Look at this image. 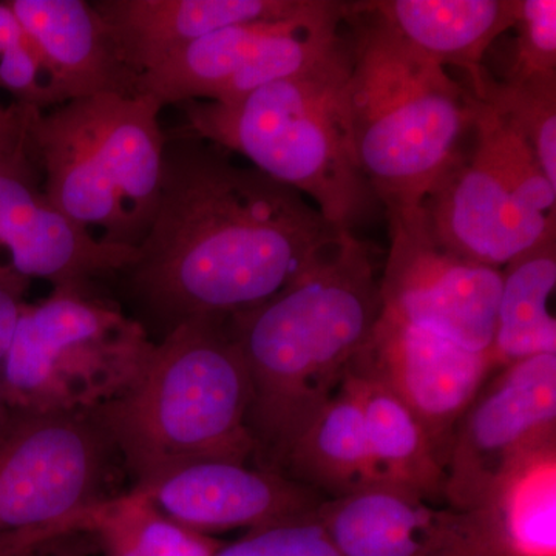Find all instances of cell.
<instances>
[{
  "mask_svg": "<svg viewBox=\"0 0 556 556\" xmlns=\"http://www.w3.org/2000/svg\"><path fill=\"white\" fill-rule=\"evenodd\" d=\"M320 0H97L91 2L119 51L141 76L211 33L263 21H287Z\"/></svg>",
  "mask_w": 556,
  "mask_h": 556,
  "instance_id": "17",
  "label": "cell"
},
{
  "mask_svg": "<svg viewBox=\"0 0 556 556\" xmlns=\"http://www.w3.org/2000/svg\"><path fill=\"white\" fill-rule=\"evenodd\" d=\"M30 285L31 280L20 276L9 263L0 262V430L13 416L3 397V365H5L21 311L27 303L25 298Z\"/></svg>",
  "mask_w": 556,
  "mask_h": 556,
  "instance_id": "29",
  "label": "cell"
},
{
  "mask_svg": "<svg viewBox=\"0 0 556 556\" xmlns=\"http://www.w3.org/2000/svg\"><path fill=\"white\" fill-rule=\"evenodd\" d=\"M139 547L144 556H215L225 544L172 521L141 495L126 493Z\"/></svg>",
  "mask_w": 556,
  "mask_h": 556,
  "instance_id": "27",
  "label": "cell"
},
{
  "mask_svg": "<svg viewBox=\"0 0 556 556\" xmlns=\"http://www.w3.org/2000/svg\"><path fill=\"white\" fill-rule=\"evenodd\" d=\"M278 473L309 486L327 501L380 484L361 402L346 376L338 393L292 442Z\"/></svg>",
  "mask_w": 556,
  "mask_h": 556,
  "instance_id": "20",
  "label": "cell"
},
{
  "mask_svg": "<svg viewBox=\"0 0 556 556\" xmlns=\"http://www.w3.org/2000/svg\"><path fill=\"white\" fill-rule=\"evenodd\" d=\"M7 105L0 104V115H2L3 112H5Z\"/></svg>",
  "mask_w": 556,
  "mask_h": 556,
  "instance_id": "32",
  "label": "cell"
},
{
  "mask_svg": "<svg viewBox=\"0 0 556 556\" xmlns=\"http://www.w3.org/2000/svg\"><path fill=\"white\" fill-rule=\"evenodd\" d=\"M155 342L137 318L91 289L53 288L25 303L3 365L13 413L87 415L126 394Z\"/></svg>",
  "mask_w": 556,
  "mask_h": 556,
  "instance_id": "7",
  "label": "cell"
},
{
  "mask_svg": "<svg viewBox=\"0 0 556 556\" xmlns=\"http://www.w3.org/2000/svg\"><path fill=\"white\" fill-rule=\"evenodd\" d=\"M131 490L172 521L206 535L309 517L327 503L320 493L277 471L228 460L189 464Z\"/></svg>",
  "mask_w": 556,
  "mask_h": 556,
  "instance_id": "16",
  "label": "cell"
},
{
  "mask_svg": "<svg viewBox=\"0 0 556 556\" xmlns=\"http://www.w3.org/2000/svg\"><path fill=\"white\" fill-rule=\"evenodd\" d=\"M43 544H46V543H43ZM43 544H40V546L33 548L31 556H42Z\"/></svg>",
  "mask_w": 556,
  "mask_h": 556,
  "instance_id": "31",
  "label": "cell"
},
{
  "mask_svg": "<svg viewBox=\"0 0 556 556\" xmlns=\"http://www.w3.org/2000/svg\"><path fill=\"white\" fill-rule=\"evenodd\" d=\"M118 464L91 413H13L0 430V538L86 533L91 514L121 495Z\"/></svg>",
  "mask_w": 556,
  "mask_h": 556,
  "instance_id": "9",
  "label": "cell"
},
{
  "mask_svg": "<svg viewBox=\"0 0 556 556\" xmlns=\"http://www.w3.org/2000/svg\"><path fill=\"white\" fill-rule=\"evenodd\" d=\"M387 215L391 244L380 277L382 309L490 356L503 269L442 247L422 207Z\"/></svg>",
  "mask_w": 556,
  "mask_h": 556,
  "instance_id": "11",
  "label": "cell"
},
{
  "mask_svg": "<svg viewBox=\"0 0 556 556\" xmlns=\"http://www.w3.org/2000/svg\"><path fill=\"white\" fill-rule=\"evenodd\" d=\"M348 36L306 72L266 84L232 104L179 105L190 135L239 153L251 166L298 190L342 232L371 217L379 200L354 148L348 105Z\"/></svg>",
  "mask_w": 556,
  "mask_h": 556,
  "instance_id": "4",
  "label": "cell"
},
{
  "mask_svg": "<svg viewBox=\"0 0 556 556\" xmlns=\"http://www.w3.org/2000/svg\"><path fill=\"white\" fill-rule=\"evenodd\" d=\"M345 24L358 164L387 214L422 207L473 124L477 98L362 2L346 3Z\"/></svg>",
  "mask_w": 556,
  "mask_h": 556,
  "instance_id": "5",
  "label": "cell"
},
{
  "mask_svg": "<svg viewBox=\"0 0 556 556\" xmlns=\"http://www.w3.org/2000/svg\"><path fill=\"white\" fill-rule=\"evenodd\" d=\"M38 163L0 172V248L20 276L53 288L91 289L121 276L137 249L108 243L58 211L40 188Z\"/></svg>",
  "mask_w": 556,
  "mask_h": 556,
  "instance_id": "14",
  "label": "cell"
},
{
  "mask_svg": "<svg viewBox=\"0 0 556 556\" xmlns=\"http://www.w3.org/2000/svg\"><path fill=\"white\" fill-rule=\"evenodd\" d=\"M266 556H342L316 518L291 519L270 529Z\"/></svg>",
  "mask_w": 556,
  "mask_h": 556,
  "instance_id": "28",
  "label": "cell"
},
{
  "mask_svg": "<svg viewBox=\"0 0 556 556\" xmlns=\"http://www.w3.org/2000/svg\"><path fill=\"white\" fill-rule=\"evenodd\" d=\"M249 405L247 362L228 320L199 318L155 342L138 382L91 415L139 489L189 464L254 459Z\"/></svg>",
  "mask_w": 556,
  "mask_h": 556,
  "instance_id": "3",
  "label": "cell"
},
{
  "mask_svg": "<svg viewBox=\"0 0 556 556\" xmlns=\"http://www.w3.org/2000/svg\"><path fill=\"white\" fill-rule=\"evenodd\" d=\"M556 287V237L503 268L495 338L490 358L504 368L522 358L556 354V321L548 300Z\"/></svg>",
  "mask_w": 556,
  "mask_h": 556,
  "instance_id": "23",
  "label": "cell"
},
{
  "mask_svg": "<svg viewBox=\"0 0 556 556\" xmlns=\"http://www.w3.org/2000/svg\"><path fill=\"white\" fill-rule=\"evenodd\" d=\"M362 5L399 38L478 86L486 50L517 24L519 0H378Z\"/></svg>",
  "mask_w": 556,
  "mask_h": 556,
  "instance_id": "19",
  "label": "cell"
},
{
  "mask_svg": "<svg viewBox=\"0 0 556 556\" xmlns=\"http://www.w3.org/2000/svg\"><path fill=\"white\" fill-rule=\"evenodd\" d=\"M420 556H556V442L510 464L477 507L442 510Z\"/></svg>",
  "mask_w": 556,
  "mask_h": 556,
  "instance_id": "15",
  "label": "cell"
},
{
  "mask_svg": "<svg viewBox=\"0 0 556 556\" xmlns=\"http://www.w3.org/2000/svg\"><path fill=\"white\" fill-rule=\"evenodd\" d=\"M346 3L320 0L287 21L232 25L204 36L138 78V93L163 108L190 101L232 104L249 93L306 72L343 43Z\"/></svg>",
  "mask_w": 556,
  "mask_h": 556,
  "instance_id": "10",
  "label": "cell"
},
{
  "mask_svg": "<svg viewBox=\"0 0 556 556\" xmlns=\"http://www.w3.org/2000/svg\"><path fill=\"white\" fill-rule=\"evenodd\" d=\"M380 311L371 249L343 232L268 302L228 318L251 380L255 467L278 473L292 442L338 393Z\"/></svg>",
  "mask_w": 556,
  "mask_h": 556,
  "instance_id": "2",
  "label": "cell"
},
{
  "mask_svg": "<svg viewBox=\"0 0 556 556\" xmlns=\"http://www.w3.org/2000/svg\"><path fill=\"white\" fill-rule=\"evenodd\" d=\"M163 109L146 93H98L39 112L33 144L50 204L108 243L137 249L159 208Z\"/></svg>",
  "mask_w": 556,
  "mask_h": 556,
  "instance_id": "6",
  "label": "cell"
},
{
  "mask_svg": "<svg viewBox=\"0 0 556 556\" xmlns=\"http://www.w3.org/2000/svg\"><path fill=\"white\" fill-rule=\"evenodd\" d=\"M348 369L382 383L405 404L445 467L457 424L495 367L489 354L468 351L382 309Z\"/></svg>",
  "mask_w": 556,
  "mask_h": 556,
  "instance_id": "13",
  "label": "cell"
},
{
  "mask_svg": "<svg viewBox=\"0 0 556 556\" xmlns=\"http://www.w3.org/2000/svg\"><path fill=\"white\" fill-rule=\"evenodd\" d=\"M39 112L13 102L0 115V172L38 163L31 129Z\"/></svg>",
  "mask_w": 556,
  "mask_h": 556,
  "instance_id": "30",
  "label": "cell"
},
{
  "mask_svg": "<svg viewBox=\"0 0 556 556\" xmlns=\"http://www.w3.org/2000/svg\"><path fill=\"white\" fill-rule=\"evenodd\" d=\"M517 51L508 80L556 78V2L519 0Z\"/></svg>",
  "mask_w": 556,
  "mask_h": 556,
  "instance_id": "26",
  "label": "cell"
},
{
  "mask_svg": "<svg viewBox=\"0 0 556 556\" xmlns=\"http://www.w3.org/2000/svg\"><path fill=\"white\" fill-rule=\"evenodd\" d=\"M441 511L407 490L376 484L327 501L316 518L342 556H420Z\"/></svg>",
  "mask_w": 556,
  "mask_h": 556,
  "instance_id": "21",
  "label": "cell"
},
{
  "mask_svg": "<svg viewBox=\"0 0 556 556\" xmlns=\"http://www.w3.org/2000/svg\"><path fill=\"white\" fill-rule=\"evenodd\" d=\"M0 89L14 102L47 112L64 104L60 86L9 2H0Z\"/></svg>",
  "mask_w": 556,
  "mask_h": 556,
  "instance_id": "25",
  "label": "cell"
},
{
  "mask_svg": "<svg viewBox=\"0 0 556 556\" xmlns=\"http://www.w3.org/2000/svg\"><path fill=\"white\" fill-rule=\"evenodd\" d=\"M342 233L298 190L178 131L167 135L155 218L121 277L163 339L186 321L257 308Z\"/></svg>",
  "mask_w": 556,
  "mask_h": 556,
  "instance_id": "1",
  "label": "cell"
},
{
  "mask_svg": "<svg viewBox=\"0 0 556 556\" xmlns=\"http://www.w3.org/2000/svg\"><path fill=\"white\" fill-rule=\"evenodd\" d=\"M556 354L522 358L479 390L450 444L445 501L456 511L477 507L504 470L555 441Z\"/></svg>",
  "mask_w": 556,
  "mask_h": 556,
  "instance_id": "12",
  "label": "cell"
},
{
  "mask_svg": "<svg viewBox=\"0 0 556 556\" xmlns=\"http://www.w3.org/2000/svg\"><path fill=\"white\" fill-rule=\"evenodd\" d=\"M471 93L522 135L556 188V78L497 83L484 72Z\"/></svg>",
  "mask_w": 556,
  "mask_h": 556,
  "instance_id": "24",
  "label": "cell"
},
{
  "mask_svg": "<svg viewBox=\"0 0 556 556\" xmlns=\"http://www.w3.org/2000/svg\"><path fill=\"white\" fill-rule=\"evenodd\" d=\"M470 134V148L459 146L422 208L442 247L503 269L556 237V188L522 135L479 100Z\"/></svg>",
  "mask_w": 556,
  "mask_h": 556,
  "instance_id": "8",
  "label": "cell"
},
{
  "mask_svg": "<svg viewBox=\"0 0 556 556\" xmlns=\"http://www.w3.org/2000/svg\"><path fill=\"white\" fill-rule=\"evenodd\" d=\"M346 378L361 402L380 484L407 490L433 506L445 501L447 473L419 420L382 383L350 369Z\"/></svg>",
  "mask_w": 556,
  "mask_h": 556,
  "instance_id": "22",
  "label": "cell"
},
{
  "mask_svg": "<svg viewBox=\"0 0 556 556\" xmlns=\"http://www.w3.org/2000/svg\"><path fill=\"white\" fill-rule=\"evenodd\" d=\"M30 33L65 102L98 93H138L98 11L84 0H7Z\"/></svg>",
  "mask_w": 556,
  "mask_h": 556,
  "instance_id": "18",
  "label": "cell"
}]
</instances>
